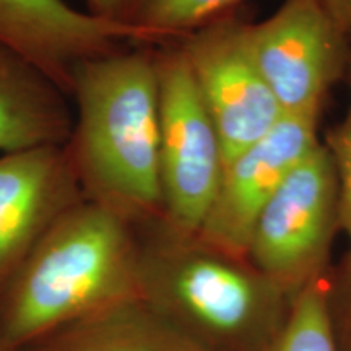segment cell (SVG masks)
<instances>
[{
	"mask_svg": "<svg viewBox=\"0 0 351 351\" xmlns=\"http://www.w3.org/2000/svg\"><path fill=\"white\" fill-rule=\"evenodd\" d=\"M69 96L43 70L0 44V152L64 147L72 137Z\"/></svg>",
	"mask_w": 351,
	"mask_h": 351,
	"instance_id": "cell-11",
	"label": "cell"
},
{
	"mask_svg": "<svg viewBox=\"0 0 351 351\" xmlns=\"http://www.w3.org/2000/svg\"><path fill=\"white\" fill-rule=\"evenodd\" d=\"M16 351H208L145 304L125 300Z\"/></svg>",
	"mask_w": 351,
	"mask_h": 351,
	"instance_id": "cell-12",
	"label": "cell"
},
{
	"mask_svg": "<svg viewBox=\"0 0 351 351\" xmlns=\"http://www.w3.org/2000/svg\"><path fill=\"white\" fill-rule=\"evenodd\" d=\"M138 298L208 351H270L291 298L247 256L160 217L137 223Z\"/></svg>",
	"mask_w": 351,
	"mask_h": 351,
	"instance_id": "cell-1",
	"label": "cell"
},
{
	"mask_svg": "<svg viewBox=\"0 0 351 351\" xmlns=\"http://www.w3.org/2000/svg\"><path fill=\"white\" fill-rule=\"evenodd\" d=\"M328 304L341 351H351V245L327 274Z\"/></svg>",
	"mask_w": 351,
	"mask_h": 351,
	"instance_id": "cell-16",
	"label": "cell"
},
{
	"mask_svg": "<svg viewBox=\"0 0 351 351\" xmlns=\"http://www.w3.org/2000/svg\"><path fill=\"white\" fill-rule=\"evenodd\" d=\"M319 116H285L265 137L228 160L199 234L228 252L247 256L252 228L280 184L309 153Z\"/></svg>",
	"mask_w": 351,
	"mask_h": 351,
	"instance_id": "cell-8",
	"label": "cell"
},
{
	"mask_svg": "<svg viewBox=\"0 0 351 351\" xmlns=\"http://www.w3.org/2000/svg\"><path fill=\"white\" fill-rule=\"evenodd\" d=\"M67 148L83 195L134 223L163 215L156 46L137 44L78 65Z\"/></svg>",
	"mask_w": 351,
	"mask_h": 351,
	"instance_id": "cell-2",
	"label": "cell"
},
{
	"mask_svg": "<svg viewBox=\"0 0 351 351\" xmlns=\"http://www.w3.org/2000/svg\"><path fill=\"white\" fill-rule=\"evenodd\" d=\"M270 351H341L328 304L327 275L293 298L287 324Z\"/></svg>",
	"mask_w": 351,
	"mask_h": 351,
	"instance_id": "cell-13",
	"label": "cell"
},
{
	"mask_svg": "<svg viewBox=\"0 0 351 351\" xmlns=\"http://www.w3.org/2000/svg\"><path fill=\"white\" fill-rule=\"evenodd\" d=\"M339 232V176L330 152L319 140L258 213L247 257L293 300L328 274Z\"/></svg>",
	"mask_w": 351,
	"mask_h": 351,
	"instance_id": "cell-4",
	"label": "cell"
},
{
	"mask_svg": "<svg viewBox=\"0 0 351 351\" xmlns=\"http://www.w3.org/2000/svg\"><path fill=\"white\" fill-rule=\"evenodd\" d=\"M83 199L67 145L0 158V291L44 232Z\"/></svg>",
	"mask_w": 351,
	"mask_h": 351,
	"instance_id": "cell-10",
	"label": "cell"
},
{
	"mask_svg": "<svg viewBox=\"0 0 351 351\" xmlns=\"http://www.w3.org/2000/svg\"><path fill=\"white\" fill-rule=\"evenodd\" d=\"M0 44L36 65L72 98L78 65L127 44L150 43L138 29L78 12L64 0H0Z\"/></svg>",
	"mask_w": 351,
	"mask_h": 351,
	"instance_id": "cell-9",
	"label": "cell"
},
{
	"mask_svg": "<svg viewBox=\"0 0 351 351\" xmlns=\"http://www.w3.org/2000/svg\"><path fill=\"white\" fill-rule=\"evenodd\" d=\"M247 21L228 13L176 39L217 127L225 163L283 119L249 51Z\"/></svg>",
	"mask_w": 351,
	"mask_h": 351,
	"instance_id": "cell-7",
	"label": "cell"
},
{
	"mask_svg": "<svg viewBox=\"0 0 351 351\" xmlns=\"http://www.w3.org/2000/svg\"><path fill=\"white\" fill-rule=\"evenodd\" d=\"M320 2L351 39V0H320Z\"/></svg>",
	"mask_w": 351,
	"mask_h": 351,
	"instance_id": "cell-18",
	"label": "cell"
},
{
	"mask_svg": "<svg viewBox=\"0 0 351 351\" xmlns=\"http://www.w3.org/2000/svg\"><path fill=\"white\" fill-rule=\"evenodd\" d=\"M345 82L348 85V109L343 119L328 132L324 145L330 152L339 176L341 232L351 245V56Z\"/></svg>",
	"mask_w": 351,
	"mask_h": 351,
	"instance_id": "cell-15",
	"label": "cell"
},
{
	"mask_svg": "<svg viewBox=\"0 0 351 351\" xmlns=\"http://www.w3.org/2000/svg\"><path fill=\"white\" fill-rule=\"evenodd\" d=\"M249 51L283 116H320L345 80L351 39L320 0H285L261 23L247 21Z\"/></svg>",
	"mask_w": 351,
	"mask_h": 351,
	"instance_id": "cell-6",
	"label": "cell"
},
{
	"mask_svg": "<svg viewBox=\"0 0 351 351\" xmlns=\"http://www.w3.org/2000/svg\"><path fill=\"white\" fill-rule=\"evenodd\" d=\"M0 351H16V350H13V348H10V346L8 345H5L3 343L2 340H0Z\"/></svg>",
	"mask_w": 351,
	"mask_h": 351,
	"instance_id": "cell-19",
	"label": "cell"
},
{
	"mask_svg": "<svg viewBox=\"0 0 351 351\" xmlns=\"http://www.w3.org/2000/svg\"><path fill=\"white\" fill-rule=\"evenodd\" d=\"M137 223L83 199L43 234L0 291V340L21 350L138 298Z\"/></svg>",
	"mask_w": 351,
	"mask_h": 351,
	"instance_id": "cell-3",
	"label": "cell"
},
{
	"mask_svg": "<svg viewBox=\"0 0 351 351\" xmlns=\"http://www.w3.org/2000/svg\"><path fill=\"white\" fill-rule=\"evenodd\" d=\"M243 2L244 0H152L140 21V29L153 46H160L236 12Z\"/></svg>",
	"mask_w": 351,
	"mask_h": 351,
	"instance_id": "cell-14",
	"label": "cell"
},
{
	"mask_svg": "<svg viewBox=\"0 0 351 351\" xmlns=\"http://www.w3.org/2000/svg\"><path fill=\"white\" fill-rule=\"evenodd\" d=\"M150 2L152 0H86L90 15L109 21V23L135 28L138 32H142L140 21H142L143 13L150 5ZM145 38H147V34H145Z\"/></svg>",
	"mask_w": 351,
	"mask_h": 351,
	"instance_id": "cell-17",
	"label": "cell"
},
{
	"mask_svg": "<svg viewBox=\"0 0 351 351\" xmlns=\"http://www.w3.org/2000/svg\"><path fill=\"white\" fill-rule=\"evenodd\" d=\"M156 57L163 217L179 230L199 232L218 192L225 153L178 44L156 46Z\"/></svg>",
	"mask_w": 351,
	"mask_h": 351,
	"instance_id": "cell-5",
	"label": "cell"
}]
</instances>
